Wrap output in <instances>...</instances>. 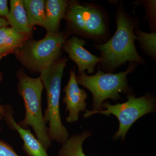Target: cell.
<instances>
[{"label": "cell", "mask_w": 156, "mask_h": 156, "mask_svg": "<svg viewBox=\"0 0 156 156\" xmlns=\"http://www.w3.org/2000/svg\"><path fill=\"white\" fill-rule=\"evenodd\" d=\"M0 156H20L9 144L0 140Z\"/></svg>", "instance_id": "obj_18"}, {"label": "cell", "mask_w": 156, "mask_h": 156, "mask_svg": "<svg viewBox=\"0 0 156 156\" xmlns=\"http://www.w3.org/2000/svg\"><path fill=\"white\" fill-rule=\"evenodd\" d=\"M91 136V131H86L82 134H76L69 137L62 144L58 156H87L83 150V143L85 140Z\"/></svg>", "instance_id": "obj_14"}, {"label": "cell", "mask_w": 156, "mask_h": 156, "mask_svg": "<svg viewBox=\"0 0 156 156\" xmlns=\"http://www.w3.org/2000/svg\"><path fill=\"white\" fill-rule=\"evenodd\" d=\"M127 98L128 101L124 103L112 105L108 101L104 102L102 109L105 110H87L83 117L87 118L98 113L107 116L114 115L119 120V126L113 138L117 140L121 137L122 140H124L128 130L136 121L146 114L153 112L156 109L155 99L149 93L139 98L131 94L127 95Z\"/></svg>", "instance_id": "obj_7"}, {"label": "cell", "mask_w": 156, "mask_h": 156, "mask_svg": "<svg viewBox=\"0 0 156 156\" xmlns=\"http://www.w3.org/2000/svg\"><path fill=\"white\" fill-rule=\"evenodd\" d=\"M65 93L62 102L66 105V112L69 111L66 118L67 122L73 123L78 121L80 112H85L87 108L86 100L88 95L85 90L78 86L75 73V67L70 70L69 80L64 87Z\"/></svg>", "instance_id": "obj_9"}, {"label": "cell", "mask_w": 156, "mask_h": 156, "mask_svg": "<svg viewBox=\"0 0 156 156\" xmlns=\"http://www.w3.org/2000/svg\"><path fill=\"white\" fill-rule=\"evenodd\" d=\"M5 107V119L8 127L10 129L17 131L23 141L22 147L28 156H49L47 150L41 141L32 134L30 129H25L20 126L15 122L13 117V109L11 106Z\"/></svg>", "instance_id": "obj_10"}, {"label": "cell", "mask_w": 156, "mask_h": 156, "mask_svg": "<svg viewBox=\"0 0 156 156\" xmlns=\"http://www.w3.org/2000/svg\"><path fill=\"white\" fill-rule=\"evenodd\" d=\"M137 65L136 63H131L126 71L117 73H105L98 68L94 75L88 76L83 72L76 76L78 85L88 89L93 96L91 111L101 110L104 101L106 99L116 101L121 99L120 93L131 95V89L128 85L127 76L134 71Z\"/></svg>", "instance_id": "obj_4"}, {"label": "cell", "mask_w": 156, "mask_h": 156, "mask_svg": "<svg viewBox=\"0 0 156 156\" xmlns=\"http://www.w3.org/2000/svg\"><path fill=\"white\" fill-rule=\"evenodd\" d=\"M136 40L139 42L140 48L148 56L154 60L156 58V33L152 32L150 33L140 30L137 27L134 30Z\"/></svg>", "instance_id": "obj_16"}, {"label": "cell", "mask_w": 156, "mask_h": 156, "mask_svg": "<svg viewBox=\"0 0 156 156\" xmlns=\"http://www.w3.org/2000/svg\"><path fill=\"white\" fill-rule=\"evenodd\" d=\"M67 33H47L39 41L28 40L15 52L16 58L32 73H41L60 58Z\"/></svg>", "instance_id": "obj_6"}, {"label": "cell", "mask_w": 156, "mask_h": 156, "mask_svg": "<svg viewBox=\"0 0 156 156\" xmlns=\"http://www.w3.org/2000/svg\"><path fill=\"white\" fill-rule=\"evenodd\" d=\"M64 18L67 23L69 34L71 32L98 42L108 37L106 14L99 6L69 2Z\"/></svg>", "instance_id": "obj_5"}, {"label": "cell", "mask_w": 156, "mask_h": 156, "mask_svg": "<svg viewBox=\"0 0 156 156\" xmlns=\"http://www.w3.org/2000/svg\"><path fill=\"white\" fill-rule=\"evenodd\" d=\"M6 18L14 30L31 37L33 27L29 23L22 0L10 1V9Z\"/></svg>", "instance_id": "obj_12"}, {"label": "cell", "mask_w": 156, "mask_h": 156, "mask_svg": "<svg viewBox=\"0 0 156 156\" xmlns=\"http://www.w3.org/2000/svg\"><path fill=\"white\" fill-rule=\"evenodd\" d=\"M86 41L73 36L65 42L62 49L77 66L79 75L87 70L89 74L95 71V66L102 61L100 57L95 56L84 48Z\"/></svg>", "instance_id": "obj_8"}, {"label": "cell", "mask_w": 156, "mask_h": 156, "mask_svg": "<svg viewBox=\"0 0 156 156\" xmlns=\"http://www.w3.org/2000/svg\"><path fill=\"white\" fill-rule=\"evenodd\" d=\"M68 61L60 57L49 67L40 73V77L47 92V108L44 119L48 123V133L50 141L62 144L69 138V133L62 122L60 113V98L61 81L65 68Z\"/></svg>", "instance_id": "obj_2"}, {"label": "cell", "mask_w": 156, "mask_h": 156, "mask_svg": "<svg viewBox=\"0 0 156 156\" xmlns=\"http://www.w3.org/2000/svg\"><path fill=\"white\" fill-rule=\"evenodd\" d=\"M147 15L152 28H154L156 24V1L149 0L144 2Z\"/></svg>", "instance_id": "obj_17"}, {"label": "cell", "mask_w": 156, "mask_h": 156, "mask_svg": "<svg viewBox=\"0 0 156 156\" xmlns=\"http://www.w3.org/2000/svg\"><path fill=\"white\" fill-rule=\"evenodd\" d=\"M2 74L0 73V83H1V81H2Z\"/></svg>", "instance_id": "obj_23"}, {"label": "cell", "mask_w": 156, "mask_h": 156, "mask_svg": "<svg viewBox=\"0 0 156 156\" xmlns=\"http://www.w3.org/2000/svg\"><path fill=\"white\" fill-rule=\"evenodd\" d=\"M5 54H4V53H2V52H1V51H0V59H1L3 56H5Z\"/></svg>", "instance_id": "obj_22"}, {"label": "cell", "mask_w": 156, "mask_h": 156, "mask_svg": "<svg viewBox=\"0 0 156 156\" xmlns=\"http://www.w3.org/2000/svg\"><path fill=\"white\" fill-rule=\"evenodd\" d=\"M117 29L111 38L103 44H95L94 48L100 52L102 59L99 69L113 73L128 62L143 64L145 60L140 55L134 44L136 40L134 30L138 27L137 20L131 17L125 11L122 3L116 15Z\"/></svg>", "instance_id": "obj_1"}, {"label": "cell", "mask_w": 156, "mask_h": 156, "mask_svg": "<svg viewBox=\"0 0 156 156\" xmlns=\"http://www.w3.org/2000/svg\"><path fill=\"white\" fill-rule=\"evenodd\" d=\"M5 113V107L3 105H0V120L4 118Z\"/></svg>", "instance_id": "obj_21"}, {"label": "cell", "mask_w": 156, "mask_h": 156, "mask_svg": "<svg viewBox=\"0 0 156 156\" xmlns=\"http://www.w3.org/2000/svg\"><path fill=\"white\" fill-rule=\"evenodd\" d=\"M17 91L23 99L25 109L24 119L17 124L25 129L31 127L37 139L48 150L52 144L42 112V94L44 87L41 79L29 76L22 69L17 71Z\"/></svg>", "instance_id": "obj_3"}, {"label": "cell", "mask_w": 156, "mask_h": 156, "mask_svg": "<svg viewBox=\"0 0 156 156\" xmlns=\"http://www.w3.org/2000/svg\"><path fill=\"white\" fill-rule=\"evenodd\" d=\"M30 38L16 31L11 27H2L0 29V51L5 56L14 53Z\"/></svg>", "instance_id": "obj_13"}, {"label": "cell", "mask_w": 156, "mask_h": 156, "mask_svg": "<svg viewBox=\"0 0 156 156\" xmlns=\"http://www.w3.org/2000/svg\"><path fill=\"white\" fill-rule=\"evenodd\" d=\"M69 5L65 0L45 1V17L43 27L47 33H59L60 22L65 18Z\"/></svg>", "instance_id": "obj_11"}, {"label": "cell", "mask_w": 156, "mask_h": 156, "mask_svg": "<svg viewBox=\"0 0 156 156\" xmlns=\"http://www.w3.org/2000/svg\"><path fill=\"white\" fill-rule=\"evenodd\" d=\"M29 23L31 27L39 25L43 27L45 17V1L23 0Z\"/></svg>", "instance_id": "obj_15"}, {"label": "cell", "mask_w": 156, "mask_h": 156, "mask_svg": "<svg viewBox=\"0 0 156 156\" xmlns=\"http://www.w3.org/2000/svg\"><path fill=\"white\" fill-rule=\"evenodd\" d=\"M9 25V23L6 19L0 17V29L4 27H8Z\"/></svg>", "instance_id": "obj_20"}, {"label": "cell", "mask_w": 156, "mask_h": 156, "mask_svg": "<svg viewBox=\"0 0 156 156\" xmlns=\"http://www.w3.org/2000/svg\"><path fill=\"white\" fill-rule=\"evenodd\" d=\"M9 10L8 5V1L0 0V16L6 17Z\"/></svg>", "instance_id": "obj_19"}]
</instances>
